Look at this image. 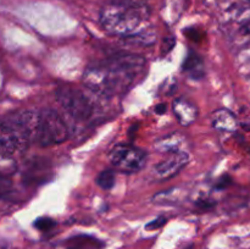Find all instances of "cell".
<instances>
[{
    "mask_svg": "<svg viewBox=\"0 0 250 249\" xmlns=\"http://www.w3.org/2000/svg\"><path fill=\"white\" fill-rule=\"evenodd\" d=\"M146 59L136 54H117L103 62L88 66L83 83L99 95H115L131 87L143 73Z\"/></svg>",
    "mask_w": 250,
    "mask_h": 249,
    "instance_id": "obj_1",
    "label": "cell"
},
{
    "mask_svg": "<svg viewBox=\"0 0 250 249\" xmlns=\"http://www.w3.org/2000/svg\"><path fill=\"white\" fill-rule=\"evenodd\" d=\"M150 9L141 1L120 0L105 5L100 11L102 27L112 36L128 38L146 31Z\"/></svg>",
    "mask_w": 250,
    "mask_h": 249,
    "instance_id": "obj_2",
    "label": "cell"
},
{
    "mask_svg": "<svg viewBox=\"0 0 250 249\" xmlns=\"http://www.w3.org/2000/svg\"><path fill=\"white\" fill-rule=\"evenodd\" d=\"M68 139V129L62 117L53 109H43L38 116L36 141L41 145L61 144Z\"/></svg>",
    "mask_w": 250,
    "mask_h": 249,
    "instance_id": "obj_3",
    "label": "cell"
},
{
    "mask_svg": "<svg viewBox=\"0 0 250 249\" xmlns=\"http://www.w3.org/2000/svg\"><path fill=\"white\" fill-rule=\"evenodd\" d=\"M56 100L72 119L85 121L92 116L93 106L81 90L70 85L59 87L55 92Z\"/></svg>",
    "mask_w": 250,
    "mask_h": 249,
    "instance_id": "obj_4",
    "label": "cell"
},
{
    "mask_svg": "<svg viewBox=\"0 0 250 249\" xmlns=\"http://www.w3.org/2000/svg\"><path fill=\"white\" fill-rule=\"evenodd\" d=\"M146 151L131 144H116L109 154L112 166L125 173L139 172L146 166Z\"/></svg>",
    "mask_w": 250,
    "mask_h": 249,
    "instance_id": "obj_5",
    "label": "cell"
},
{
    "mask_svg": "<svg viewBox=\"0 0 250 249\" xmlns=\"http://www.w3.org/2000/svg\"><path fill=\"white\" fill-rule=\"evenodd\" d=\"M38 116L39 112L34 110H20L7 116L1 117L2 121L11 127L12 129L21 134L22 137L31 142L32 139H36L37 128H38Z\"/></svg>",
    "mask_w": 250,
    "mask_h": 249,
    "instance_id": "obj_6",
    "label": "cell"
},
{
    "mask_svg": "<svg viewBox=\"0 0 250 249\" xmlns=\"http://www.w3.org/2000/svg\"><path fill=\"white\" fill-rule=\"evenodd\" d=\"M188 163H189V155L186 151H175L170 153L163 161H160L154 168V172L161 180H168L183 170Z\"/></svg>",
    "mask_w": 250,
    "mask_h": 249,
    "instance_id": "obj_7",
    "label": "cell"
},
{
    "mask_svg": "<svg viewBox=\"0 0 250 249\" xmlns=\"http://www.w3.org/2000/svg\"><path fill=\"white\" fill-rule=\"evenodd\" d=\"M172 111L177 121L182 126H190L192 124H194L198 117L197 106L189 100L183 99V98L176 99L173 102Z\"/></svg>",
    "mask_w": 250,
    "mask_h": 249,
    "instance_id": "obj_8",
    "label": "cell"
},
{
    "mask_svg": "<svg viewBox=\"0 0 250 249\" xmlns=\"http://www.w3.org/2000/svg\"><path fill=\"white\" fill-rule=\"evenodd\" d=\"M211 124L219 131L233 132L237 128V119L229 110L219 109L212 114Z\"/></svg>",
    "mask_w": 250,
    "mask_h": 249,
    "instance_id": "obj_9",
    "label": "cell"
},
{
    "mask_svg": "<svg viewBox=\"0 0 250 249\" xmlns=\"http://www.w3.org/2000/svg\"><path fill=\"white\" fill-rule=\"evenodd\" d=\"M183 141H185V137L181 136L180 133H171L156 142V149L161 153L166 154L180 151L182 150L181 146H182Z\"/></svg>",
    "mask_w": 250,
    "mask_h": 249,
    "instance_id": "obj_10",
    "label": "cell"
},
{
    "mask_svg": "<svg viewBox=\"0 0 250 249\" xmlns=\"http://www.w3.org/2000/svg\"><path fill=\"white\" fill-rule=\"evenodd\" d=\"M203 60L200 59V56L197 53H189L187 55V58L183 61L182 68L188 72L189 75H192V77H202L203 76Z\"/></svg>",
    "mask_w": 250,
    "mask_h": 249,
    "instance_id": "obj_11",
    "label": "cell"
},
{
    "mask_svg": "<svg viewBox=\"0 0 250 249\" xmlns=\"http://www.w3.org/2000/svg\"><path fill=\"white\" fill-rule=\"evenodd\" d=\"M115 182H116V175L111 168H105L97 177L98 186L103 189H111L115 186Z\"/></svg>",
    "mask_w": 250,
    "mask_h": 249,
    "instance_id": "obj_12",
    "label": "cell"
},
{
    "mask_svg": "<svg viewBox=\"0 0 250 249\" xmlns=\"http://www.w3.org/2000/svg\"><path fill=\"white\" fill-rule=\"evenodd\" d=\"M14 192V186L6 175L0 173V199H7Z\"/></svg>",
    "mask_w": 250,
    "mask_h": 249,
    "instance_id": "obj_13",
    "label": "cell"
},
{
    "mask_svg": "<svg viewBox=\"0 0 250 249\" xmlns=\"http://www.w3.org/2000/svg\"><path fill=\"white\" fill-rule=\"evenodd\" d=\"M54 226H55V221L50 219V217H39V219L34 221V227L38 228L39 231H50Z\"/></svg>",
    "mask_w": 250,
    "mask_h": 249,
    "instance_id": "obj_14",
    "label": "cell"
},
{
    "mask_svg": "<svg viewBox=\"0 0 250 249\" xmlns=\"http://www.w3.org/2000/svg\"><path fill=\"white\" fill-rule=\"evenodd\" d=\"M175 45H176V38H175V37H172V36L166 37V38L164 39V42H163L161 54H163V55H166V54H168L171 50H172L173 48H175Z\"/></svg>",
    "mask_w": 250,
    "mask_h": 249,
    "instance_id": "obj_15",
    "label": "cell"
},
{
    "mask_svg": "<svg viewBox=\"0 0 250 249\" xmlns=\"http://www.w3.org/2000/svg\"><path fill=\"white\" fill-rule=\"evenodd\" d=\"M166 221H167V220H166V217L159 216V217H156L155 220H153V221L149 222V224L146 226V228L148 229V231H153V229H159V228H161V227H163L164 225L166 224Z\"/></svg>",
    "mask_w": 250,
    "mask_h": 249,
    "instance_id": "obj_16",
    "label": "cell"
},
{
    "mask_svg": "<svg viewBox=\"0 0 250 249\" xmlns=\"http://www.w3.org/2000/svg\"><path fill=\"white\" fill-rule=\"evenodd\" d=\"M185 34L190 39V41L199 42L202 39V33L197 28H187L185 31Z\"/></svg>",
    "mask_w": 250,
    "mask_h": 249,
    "instance_id": "obj_17",
    "label": "cell"
},
{
    "mask_svg": "<svg viewBox=\"0 0 250 249\" xmlns=\"http://www.w3.org/2000/svg\"><path fill=\"white\" fill-rule=\"evenodd\" d=\"M231 183H232V178L229 177V175H225L217 181L216 188L217 189H225V188H227L229 186H231Z\"/></svg>",
    "mask_w": 250,
    "mask_h": 249,
    "instance_id": "obj_18",
    "label": "cell"
},
{
    "mask_svg": "<svg viewBox=\"0 0 250 249\" xmlns=\"http://www.w3.org/2000/svg\"><path fill=\"white\" fill-rule=\"evenodd\" d=\"M198 208L203 211H207V210H210L215 205L214 200H208V199H202L197 203Z\"/></svg>",
    "mask_w": 250,
    "mask_h": 249,
    "instance_id": "obj_19",
    "label": "cell"
},
{
    "mask_svg": "<svg viewBox=\"0 0 250 249\" xmlns=\"http://www.w3.org/2000/svg\"><path fill=\"white\" fill-rule=\"evenodd\" d=\"M166 110H167V106H166L165 103H164V104L161 103V104L156 105V107H155V112L159 115H163L164 112H166Z\"/></svg>",
    "mask_w": 250,
    "mask_h": 249,
    "instance_id": "obj_20",
    "label": "cell"
},
{
    "mask_svg": "<svg viewBox=\"0 0 250 249\" xmlns=\"http://www.w3.org/2000/svg\"><path fill=\"white\" fill-rule=\"evenodd\" d=\"M242 1H244V2H250V0H242Z\"/></svg>",
    "mask_w": 250,
    "mask_h": 249,
    "instance_id": "obj_21",
    "label": "cell"
}]
</instances>
